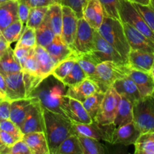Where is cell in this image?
I'll return each mask as SVG.
<instances>
[{
	"instance_id": "26",
	"label": "cell",
	"mask_w": 154,
	"mask_h": 154,
	"mask_svg": "<svg viewBox=\"0 0 154 154\" xmlns=\"http://www.w3.org/2000/svg\"><path fill=\"white\" fill-rule=\"evenodd\" d=\"M32 102V100L29 98L17 99L11 102L9 119L19 127H20L23 122L25 120Z\"/></svg>"
},
{
	"instance_id": "51",
	"label": "cell",
	"mask_w": 154,
	"mask_h": 154,
	"mask_svg": "<svg viewBox=\"0 0 154 154\" xmlns=\"http://www.w3.org/2000/svg\"><path fill=\"white\" fill-rule=\"evenodd\" d=\"M10 45V44L3 37L2 35L0 34V59L4 55L5 53L7 51V50L8 49Z\"/></svg>"
},
{
	"instance_id": "15",
	"label": "cell",
	"mask_w": 154,
	"mask_h": 154,
	"mask_svg": "<svg viewBox=\"0 0 154 154\" xmlns=\"http://www.w3.org/2000/svg\"><path fill=\"white\" fill-rule=\"evenodd\" d=\"M141 132L133 121L114 129L111 136V144L128 146L134 144Z\"/></svg>"
},
{
	"instance_id": "12",
	"label": "cell",
	"mask_w": 154,
	"mask_h": 154,
	"mask_svg": "<svg viewBox=\"0 0 154 154\" xmlns=\"http://www.w3.org/2000/svg\"><path fill=\"white\" fill-rule=\"evenodd\" d=\"M32 100V102L30 105L25 120L20 127L23 134L35 132H45L43 108L38 101L33 99Z\"/></svg>"
},
{
	"instance_id": "50",
	"label": "cell",
	"mask_w": 154,
	"mask_h": 154,
	"mask_svg": "<svg viewBox=\"0 0 154 154\" xmlns=\"http://www.w3.org/2000/svg\"><path fill=\"white\" fill-rule=\"evenodd\" d=\"M10 108L11 101L5 99L0 100V122L9 119Z\"/></svg>"
},
{
	"instance_id": "24",
	"label": "cell",
	"mask_w": 154,
	"mask_h": 154,
	"mask_svg": "<svg viewBox=\"0 0 154 154\" xmlns=\"http://www.w3.org/2000/svg\"><path fill=\"white\" fill-rule=\"evenodd\" d=\"M18 20V3L17 0H8L0 4V33L8 26Z\"/></svg>"
},
{
	"instance_id": "39",
	"label": "cell",
	"mask_w": 154,
	"mask_h": 154,
	"mask_svg": "<svg viewBox=\"0 0 154 154\" xmlns=\"http://www.w3.org/2000/svg\"><path fill=\"white\" fill-rule=\"evenodd\" d=\"M75 63H76L75 57H72L66 59L56 65L51 74L57 79L62 81L70 72Z\"/></svg>"
},
{
	"instance_id": "17",
	"label": "cell",
	"mask_w": 154,
	"mask_h": 154,
	"mask_svg": "<svg viewBox=\"0 0 154 154\" xmlns=\"http://www.w3.org/2000/svg\"><path fill=\"white\" fill-rule=\"evenodd\" d=\"M154 63V53L138 50H130L127 65L130 69L150 72Z\"/></svg>"
},
{
	"instance_id": "20",
	"label": "cell",
	"mask_w": 154,
	"mask_h": 154,
	"mask_svg": "<svg viewBox=\"0 0 154 154\" xmlns=\"http://www.w3.org/2000/svg\"><path fill=\"white\" fill-rule=\"evenodd\" d=\"M97 91H100L98 86L93 81L89 78H86L75 85L68 87L66 95L69 97L83 102L88 96Z\"/></svg>"
},
{
	"instance_id": "25",
	"label": "cell",
	"mask_w": 154,
	"mask_h": 154,
	"mask_svg": "<svg viewBox=\"0 0 154 154\" xmlns=\"http://www.w3.org/2000/svg\"><path fill=\"white\" fill-rule=\"evenodd\" d=\"M35 54L38 65V75L42 79H44L52 73L57 64L43 47L36 45L35 48Z\"/></svg>"
},
{
	"instance_id": "28",
	"label": "cell",
	"mask_w": 154,
	"mask_h": 154,
	"mask_svg": "<svg viewBox=\"0 0 154 154\" xmlns=\"http://www.w3.org/2000/svg\"><path fill=\"white\" fill-rule=\"evenodd\" d=\"M22 71L20 63L17 60L14 50L9 47L4 55L0 59V73L2 75L16 73Z\"/></svg>"
},
{
	"instance_id": "1",
	"label": "cell",
	"mask_w": 154,
	"mask_h": 154,
	"mask_svg": "<svg viewBox=\"0 0 154 154\" xmlns=\"http://www.w3.org/2000/svg\"><path fill=\"white\" fill-rule=\"evenodd\" d=\"M67 89L68 87L63 81L51 74L39 83L27 98L38 101L43 108L64 115L61 102Z\"/></svg>"
},
{
	"instance_id": "5",
	"label": "cell",
	"mask_w": 154,
	"mask_h": 154,
	"mask_svg": "<svg viewBox=\"0 0 154 154\" xmlns=\"http://www.w3.org/2000/svg\"><path fill=\"white\" fill-rule=\"evenodd\" d=\"M133 122L141 133L154 132V99L151 96L133 104Z\"/></svg>"
},
{
	"instance_id": "3",
	"label": "cell",
	"mask_w": 154,
	"mask_h": 154,
	"mask_svg": "<svg viewBox=\"0 0 154 154\" xmlns=\"http://www.w3.org/2000/svg\"><path fill=\"white\" fill-rule=\"evenodd\" d=\"M99 34L127 62L130 47L125 35L123 24L120 20L105 16L103 22L97 29Z\"/></svg>"
},
{
	"instance_id": "14",
	"label": "cell",
	"mask_w": 154,
	"mask_h": 154,
	"mask_svg": "<svg viewBox=\"0 0 154 154\" xmlns=\"http://www.w3.org/2000/svg\"><path fill=\"white\" fill-rule=\"evenodd\" d=\"M4 77L6 83V93L5 99H8L11 102L14 100L26 98L22 71L16 73L9 74Z\"/></svg>"
},
{
	"instance_id": "8",
	"label": "cell",
	"mask_w": 154,
	"mask_h": 154,
	"mask_svg": "<svg viewBox=\"0 0 154 154\" xmlns=\"http://www.w3.org/2000/svg\"><path fill=\"white\" fill-rule=\"evenodd\" d=\"M121 96L113 87L105 93L99 111L93 120L102 125L112 124L114 121L116 113Z\"/></svg>"
},
{
	"instance_id": "53",
	"label": "cell",
	"mask_w": 154,
	"mask_h": 154,
	"mask_svg": "<svg viewBox=\"0 0 154 154\" xmlns=\"http://www.w3.org/2000/svg\"><path fill=\"white\" fill-rule=\"evenodd\" d=\"M0 93H1L3 99H5L6 93V83L4 75H2L1 73H0Z\"/></svg>"
},
{
	"instance_id": "62",
	"label": "cell",
	"mask_w": 154,
	"mask_h": 154,
	"mask_svg": "<svg viewBox=\"0 0 154 154\" xmlns=\"http://www.w3.org/2000/svg\"><path fill=\"white\" fill-rule=\"evenodd\" d=\"M0 34H1V33H0Z\"/></svg>"
},
{
	"instance_id": "34",
	"label": "cell",
	"mask_w": 154,
	"mask_h": 154,
	"mask_svg": "<svg viewBox=\"0 0 154 154\" xmlns=\"http://www.w3.org/2000/svg\"><path fill=\"white\" fill-rule=\"evenodd\" d=\"M105 93H102L101 91H97L88 96L82 102L84 108L89 114V115L90 116L92 120L95 118L99 108H100V105L103 100L104 96H105Z\"/></svg>"
},
{
	"instance_id": "7",
	"label": "cell",
	"mask_w": 154,
	"mask_h": 154,
	"mask_svg": "<svg viewBox=\"0 0 154 154\" xmlns=\"http://www.w3.org/2000/svg\"><path fill=\"white\" fill-rule=\"evenodd\" d=\"M96 29H93L83 17L79 18L76 34L71 48L75 55L91 53L94 47V35Z\"/></svg>"
},
{
	"instance_id": "19",
	"label": "cell",
	"mask_w": 154,
	"mask_h": 154,
	"mask_svg": "<svg viewBox=\"0 0 154 154\" xmlns=\"http://www.w3.org/2000/svg\"><path fill=\"white\" fill-rule=\"evenodd\" d=\"M45 49L56 64L72 57H75L71 47L63 41L61 35H56L54 41Z\"/></svg>"
},
{
	"instance_id": "55",
	"label": "cell",
	"mask_w": 154,
	"mask_h": 154,
	"mask_svg": "<svg viewBox=\"0 0 154 154\" xmlns=\"http://www.w3.org/2000/svg\"><path fill=\"white\" fill-rule=\"evenodd\" d=\"M8 148H6L0 144V154H8Z\"/></svg>"
},
{
	"instance_id": "21",
	"label": "cell",
	"mask_w": 154,
	"mask_h": 154,
	"mask_svg": "<svg viewBox=\"0 0 154 154\" xmlns=\"http://www.w3.org/2000/svg\"><path fill=\"white\" fill-rule=\"evenodd\" d=\"M112 87L120 96L126 98L132 104L142 98L135 84L128 76L117 80Z\"/></svg>"
},
{
	"instance_id": "42",
	"label": "cell",
	"mask_w": 154,
	"mask_h": 154,
	"mask_svg": "<svg viewBox=\"0 0 154 154\" xmlns=\"http://www.w3.org/2000/svg\"><path fill=\"white\" fill-rule=\"evenodd\" d=\"M137 9L147 25L154 32V9L151 5H143L132 3Z\"/></svg>"
},
{
	"instance_id": "40",
	"label": "cell",
	"mask_w": 154,
	"mask_h": 154,
	"mask_svg": "<svg viewBox=\"0 0 154 154\" xmlns=\"http://www.w3.org/2000/svg\"><path fill=\"white\" fill-rule=\"evenodd\" d=\"M36 46V35L35 29L26 26L23 34L19 40L17 41L16 47H23V48H34Z\"/></svg>"
},
{
	"instance_id": "56",
	"label": "cell",
	"mask_w": 154,
	"mask_h": 154,
	"mask_svg": "<svg viewBox=\"0 0 154 154\" xmlns=\"http://www.w3.org/2000/svg\"><path fill=\"white\" fill-rule=\"evenodd\" d=\"M150 73H151L152 76H153V78L154 80V63H153V66H152V69H151V71H150Z\"/></svg>"
},
{
	"instance_id": "60",
	"label": "cell",
	"mask_w": 154,
	"mask_h": 154,
	"mask_svg": "<svg viewBox=\"0 0 154 154\" xmlns=\"http://www.w3.org/2000/svg\"><path fill=\"white\" fill-rule=\"evenodd\" d=\"M2 99H3V97H2V96L1 93H0V100H2Z\"/></svg>"
},
{
	"instance_id": "37",
	"label": "cell",
	"mask_w": 154,
	"mask_h": 154,
	"mask_svg": "<svg viewBox=\"0 0 154 154\" xmlns=\"http://www.w3.org/2000/svg\"><path fill=\"white\" fill-rule=\"evenodd\" d=\"M48 6L31 8L26 26L35 29L43 22L48 11Z\"/></svg>"
},
{
	"instance_id": "16",
	"label": "cell",
	"mask_w": 154,
	"mask_h": 154,
	"mask_svg": "<svg viewBox=\"0 0 154 154\" xmlns=\"http://www.w3.org/2000/svg\"><path fill=\"white\" fill-rule=\"evenodd\" d=\"M63 25L61 37L65 42L71 46L75 38L78 28V17L75 12L67 6H62Z\"/></svg>"
},
{
	"instance_id": "36",
	"label": "cell",
	"mask_w": 154,
	"mask_h": 154,
	"mask_svg": "<svg viewBox=\"0 0 154 154\" xmlns=\"http://www.w3.org/2000/svg\"><path fill=\"white\" fill-rule=\"evenodd\" d=\"M24 28L25 26L23 25L22 22L18 20L5 28L2 31L1 34L11 45L19 40L20 38L22 35Z\"/></svg>"
},
{
	"instance_id": "23",
	"label": "cell",
	"mask_w": 154,
	"mask_h": 154,
	"mask_svg": "<svg viewBox=\"0 0 154 154\" xmlns=\"http://www.w3.org/2000/svg\"><path fill=\"white\" fill-rule=\"evenodd\" d=\"M22 139L27 144L32 154H50L45 132H35L23 134Z\"/></svg>"
},
{
	"instance_id": "10",
	"label": "cell",
	"mask_w": 154,
	"mask_h": 154,
	"mask_svg": "<svg viewBox=\"0 0 154 154\" xmlns=\"http://www.w3.org/2000/svg\"><path fill=\"white\" fill-rule=\"evenodd\" d=\"M73 129L75 135L78 136L89 137L99 141L102 140L110 143L115 127L113 123L102 125L93 120L90 123H73Z\"/></svg>"
},
{
	"instance_id": "29",
	"label": "cell",
	"mask_w": 154,
	"mask_h": 154,
	"mask_svg": "<svg viewBox=\"0 0 154 154\" xmlns=\"http://www.w3.org/2000/svg\"><path fill=\"white\" fill-rule=\"evenodd\" d=\"M46 17L51 28L56 35H61L63 25V10L60 3H53L48 6Z\"/></svg>"
},
{
	"instance_id": "46",
	"label": "cell",
	"mask_w": 154,
	"mask_h": 154,
	"mask_svg": "<svg viewBox=\"0 0 154 154\" xmlns=\"http://www.w3.org/2000/svg\"><path fill=\"white\" fill-rule=\"evenodd\" d=\"M18 3V15L19 20L22 22L23 25L26 26L27 18L30 8V0H17Z\"/></svg>"
},
{
	"instance_id": "33",
	"label": "cell",
	"mask_w": 154,
	"mask_h": 154,
	"mask_svg": "<svg viewBox=\"0 0 154 154\" xmlns=\"http://www.w3.org/2000/svg\"><path fill=\"white\" fill-rule=\"evenodd\" d=\"M83 154H105V147L97 139L84 136H78Z\"/></svg>"
},
{
	"instance_id": "49",
	"label": "cell",
	"mask_w": 154,
	"mask_h": 154,
	"mask_svg": "<svg viewBox=\"0 0 154 154\" xmlns=\"http://www.w3.org/2000/svg\"><path fill=\"white\" fill-rule=\"evenodd\" d=\"M18 140L11 134L5 132V131L0 130V144L5 147L6 148L9 149V147H11Z\"/></svg>"
},
{
	"instance_id": "18",
	"label": "cell",
	"mask_w": 154,
	"mask_h": 154,
	"mask_svg": "<svg viewBox=\"0 0 154 154\" xmlns=\"http://www.w3.org/2000/svg\"><path fill=\"white\" fill-rule=\"evenodd\" d=\"M127 76L135 83L141 97L151 96L154 90V80L150 72L129 69Z\"/></svg>"
},
{
	"instance_id": "30",
	"label": "cell",
	"mask_w": 154,
	"mask_h": 154,
	"mask_svg": "<svg viewBox=\"0 0 154 154\" xmlns=\"http://www.w3.org/2000/svg\"><path fill=\"white\" fill-rule=\"evenodd\" d=\"M36 45L47 48L54 41L56 35L51 28L46 15L43 22L35 29Z\"/></svg>"
},
{
	"instance_id": "47",
	"label": "cell",
	"mask_w": 154,
	"mask_h": 154,
	"mask_svg": "<svg viewBox=\"0 0 154 154\" xmlns=\"http://www.w3.org/2000/svg\"><path fill=\"white\" fill-rule=\"evenodd\" d=\"M8 154H32V153L25 141L20 139L9 147Z\"/></svg>"
},
{
	"instance_id": "27",
	"label": "cell",
	"mask_w": 154,
	"mask_h": 154,
	"mask_svg": "<svg viewBox=\"0 0 154 154\" xmlns=\"http://www.w3.org/2000/svg\"><path fill=\"white\" fill-rule=\"evenodd\" d=\"M132 121H133V104L126 98L121 96L113 124L114 127L117 128Z\"/></svg>"
},
{
	"instance_id": "9",
	"label": "cell",
	"mask_w": 154,
	"mask_h": 154,
	"mask_svg": "<svg viewBox=\"0 0 154 154\" xmlns=\"http://www.w3.org/2000/svg\"><path fill=\"white\" fill-rule=\"evenodd\" d=\"M90 55L99 64L102 62L111 61L120 64H127V62L120 54L102 38L96 29L94 35V47Z\"/></svg>"
},
{
	"instance_id": "41",
	"label": "cell",
	"mask_w": 154,
	"mask_h": 154,
	"mask_svg": "<svg viewBox=\"0 0 154 154\" xmlns=\"http://www.w3.org/2000/svg\"><path fill=\"white\" fill-rule=\"evenodd\" d=\"M99 2L103 8L105 16L120 20L118 12L120 0H99Z\"/></svg>"
},
{
	"instance_id": "43",
	"label": "cell",
	"mask_w": 154,
	"mask_h": 154,
	"mask_svg": "<svg viewBox=\"0 0 154 154\" xmlns=\"http://www.w3.org/2000/svg\"><path fill=\"white\" fill-rule=\"evenodd\" d=\"M21 67H22L23 72L29 74V75L39 76L38 65L35 54V48L32 49L29 55L27 57V59L26 60V61L24 62V63L22 65Z\"/></svg>"
},
{
	"instance_id": "48",
	"label": "cell",
	"mask_w": 154,
	"mask_h": 154,
	"mask_svg": "<svg viewBox=\"0 0 154 154\" xmlns=\"http://www.w3.org/2000/svg\"><path fill=\"white\" fill-rule=\"evenodd\" d=\"M32 49V48H23V47H15L14 50V53L17 60L20 63L21 66L23 64L24 62L26 61L27 57H29Z\"/></svg>"
},
{
	"instance_id": "54",
	"label": "cell",
	"mask_w": 154,
	"mask_h": 154,
	"mask_svg": "<svg viewBox=\"0 0 154 154\" xmlns=\"http://www.w3.org/2000/svg\"><path fill=\"white\" fill-rule=\"evenodd\" d=\"M132 3H137V4L143 5H151L150 0H129Z\"/></svg>"
},
{
	"instance_id": "57",
	"label": "cell",
	"mask_w": 154,
	"mask_h": 154,
	"mask_svg": "<svg viewBox=\"0 0 154 154\" xmlns=\"http://www.w3.org/2000/svg\"><path fill=\"white\" fill-rule=\"evenodd\" d=\"M53 3H60L61 2V0H51Z\"/></svg>"
},
{
	"instance_id": "13",
	"label": "cell",
	"mask_w": 154,
	"mask_h": 154,
	"mask_svg": "<svg viewBox=\"0 0 154 154\" xmlns=\"http://www.w3.org/2000/svg\"><path fill=\"white\" fill-rule=\"evenodd\" d=\"M127 42L131 50L154 53V42L144 34L126 23H122Z\"/></svg>"
},
{
	"instance_id": "11",
	"label": "cell",
	"mask_w": 154,
	"mask_h": 154,
	"mask_svg": "<svg viewBox=\"0 0 154 154\" xmlns=\"http://www.w3.org/2000/svg\"><path fill=\"white\" fill-rule=\"evenodd\" d=\"M61 108L64 115L73 123H90L93 121L82 102L69 97L66 95L63 96Z\"/></svg>"
},
{
	"instance_id": "52",
	"label": "cell",
	"mask_w": 154,
	"mask_h": 154,
	"mask_svg": "<svg viewBox=\"0 0 154 154\" xmlns=\"http://www.w3.org/2000/svg\"><path fill=\"white\" fill-rule=\"evenodd\" d=\"M51 4H53L51 0H30V6H31V8L49 6Z\"/></svg>"
},
{
	"instance_id": "32",
	"label": "cell",
	"mask_w": 154,
	"mask_h": 154,
	"mask_svg": "<svg viewBox=\"0 0 154 154\" xmlns=\"http://www.w3.org/2000/svg\"><path fill=\"white\" fill-rule=\"evenodd\" d=\"M55 154H83L77 135H72L64 140L57 148Z\"/></svg>"
},
{
	"instance_id": "22",
	"label": "cell",
	"mask_w": 154,
	"mask_h": 154,
	"mask_svg": "<svg viewBox=\"0 0 154 154\" xmlns=\"http://www.w3.org/2000/svg\"><path fill=\"white\" fill-rule=\"evenodd\" d=\"M104 11L99 0H89L83 11V18L95 29L103 22Z\"/></svg>"
},
{
	"instance_id": "6",
	"label": "cell",
	"mask_w": 154,
	"mask_h": 154,
	"mask_svg": "<svg viewBox=\"0 0 154 154\" xmlns=\"http://www.w3.org/2000/svg\"><path fill=\"white\" fill-rule=\"evenodd\" d=\"M118 12L122 23L129 24L154 42V32L147 25L132 2L129 0H120Z\"/></svg>"
},
{
	"instance_id": "31",
	"label": "cell",
	"mask_w": 154,
	"mask_h": 154,
	"mask_svg": "<svg viewBox=\"0 0 154 154\" xmlns=\"http://www.w3.org/2000/svg\"><path fill=\"white\" fill-rule=\"evenodd\" d=\"M134 145L135 153L154 154V132L141 133Z\"/></svg>"
},
{
	"instance_id": "44",
	"label": "cell",
	"mask_w": 154,
	"mask_h": 154,
	"mask_svg": "<svg viewBox=\"0 0 154 154\" xmlns=\"http://www.w3.org/2000/svg\"><path fill=\"white\" fill-rule=\"evenodd\" d=\"M0 130L5 131L8 133L11 134L17 140L22 139L23 135L19 126H17L10 119L0 122Z\"/></svg>"
},
{
	"instance_id": "2",
	"label": "cell",
	"mask_w": 154,
	"mask_h": 154,
	"mask_svg": "<svg viewBox=\"0 0 154 154\" xmlns=\"http://www.w3.org/2000/svg\"><path fill=\"white\" fill-rule=\"evenodd\" d=\"M45 134L48 141L50 154H55L60 144L66 138L75 135L73 123L60 113L43 108Z\"/></svg>"
},
{
	"instance_id": "45",
	"label": "cell",
	"mask_w": 154,
	"mask_h": 154,
	"mask_svg": "<svg viewBox=\"0 0 154 154\" xmlns=\"http://www.w3.org/2000/svg\"><path fill=\"white\" fill-rule=\"evenodd\" d=\"M89 0H61L62 6H67L72 8L79 18L83 17V11Z\"/></svg>"
},
{
	"instance_id": "58",
	"label": "cell",
	"mask_w": 154,
	"mask_h": 154,
	"mask_svg": "<svg viewBox=\"0 0 154 154\" xmlns=\"http://www.w3.org/2000/svg\"><path fill=\"white\" fill-rule=\"evenodd\" d=\"M150 2H151V6L154 9V0H150Z\"/></svg>"
},
{
	"instance_id": "35",
	"label": "cell",
	"mask_w": 154,
	"mask_h": 154,
	"mask_svg": "<svg viewBox=\"0 0 154 154\" xmlns=\"http://www.w3.org/2000/svg\"><path fill=\"white\" fill-rule=\"evenodd\" d=\"M75 60H76L77 63L79 64V66H81V69L86 73L87 78L93 81L95 75H96V66L98 65V63L95 61V60L90 55V54L77 56Z\"/></svg>"
},
{
	"instance_id": "59",
	"label": "cell",
	"mask_w": 154,
	"mask_h": 154,
	"mask_svg": "<svg viewBox=\"0 0 154 154\" xmlns=\"http://www.w3.org/2000/svg\"><path fill=\"white\" fill-rule=\"evenodd\" d=\"M8 1V0H0V4H2V3L3 2H5Z\"/></svg>"
},
{
	"instance_id": "61",
	"label": "cell",
	"mask_w": 154,
	"mask_h": 154,
	"mask_svg": "<svg viewBox=\"0 0 154 154\" xmlns=\"http://www.w3.org/2000/svg\"><path fill=\"white\" fill-rule=\"evenodd\" d=\"M151 96H152V97H153V99H154V90H153V93H152V95H151Z\"/></svg>"
},
{
	"instance_id": "38",
	"label": "cell",
	"mask_w": 154,
	"mask_h": 154,
	"mask_svg": "<svg viewBox=\"0 0 154 154\" xmlns=\"http://www.w3.org/2000/svg\"><path fill=\"white\" fill-rule=\"evenodd\" d=\"M86 78H87V75L76 61L70 72L62 80V81L67 87H69L81 82Z\"/></svg>"
},
{
	"instance_id": "4",
	"label": "cell",
	"mask_w": 154,
	"mask_h": 154,
	"mask_svg": "<svg viewBox=\"0 0 154 154\" xmlns=\"http://www.w3.org/2000/svg\"><path fill=\"white\" fill-rule=\"evenodd\" d=\"M129 69L127 64H120L111 61L102 62L96 66V75L93 81L100 91L106 93L117 80L127 76Z\"/></svg>"
}]
</instances>
